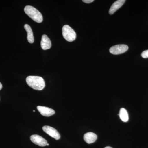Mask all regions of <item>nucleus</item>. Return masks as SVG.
Here are the masks:
<instances>
[{"label":"nucleus","mask_w":148,"mask_h":148,"mask_svg":"<svg viewBox=\"0 0 148 148\" xmlns=\"http://www.w3.org/2000/svg\"><path fill=\"white\" fill-rule=\"evenodd\" d=\"M62 34L67 41H73L76 38V34L71 27L68 25H64L62 28Z\"/></svg>","instance_id":"nucleus-3"},{"label":"nucleus","mask_w":148,"mask_h":148,"mask_svg":"<svg viewBox=\"0 0 148 148\" xmlns=\"http://www.w3.org/2000/svg\"><path fill=\"white\" fill-rule=\"evenodd\" d=\"M128 49V47L125 45H117L111 47L110 49V53L114 55H118L126 52Z\"/></svg>","instance_id":"nucleus-4"},{"label":"nucleus","mask_w":148,"mask_h":148,"mask_svg":"<svg viewBox=\"0 0 148 148\" xmlns=\"http://www.w3.org/2000/svg\"><path fill=\"white\" fill-rule=\"evenodd\" d=\"M2 87H3L2 84L1 83V82H0V90H1V89L2 88Z\"/></svg>","instance_id":"nucleus-15"},{"label":"nucleus","mask_w":148,"mask_h":148,"mask_svg":"<svg viewBox=\"0 0 148 148\" xmlns=\"http://www.w3.org/2000/svg\"><path fill=\"white\" fill-rule=\"evenodd\" d=\"M24 28L27 32V38L28 42L30 43H33L34 42V38L33 32L32 31L31 27L28 24H26L24 25Z\"/></svg>","instance_id":"nucleus-11"},{"label":"nucleus","mask_w":148,"mask_h":148,"mask_svg":"<svg viewBox=\"0 0 148 148\" xmlns=\"http://www.w3.org/2000/svg\"><path fill=\"white\" fill-rule=\"evenodd\" d=\"M41 46L43 50L49 49L51 46V43L50 39L46 35H43L42 37Z\"/></svg>","instance_id":"nucleus-9"},{"label":"nucleus","mask_w":148,"mask_h":148,"mask_svg":"<svg viewBox=\"0 0 148 148\" xmlns=\"http://www.w3.org/2000/svg\"><path fill=\"white\" fill-rule=\"evenodd\" d=\"M37 109L42 115L46 117H49L53 115L55 112L53 109L44 106H38Z\"/></svg>","instance_id":"nucleus-7"},{"label":"nucleus","mask_w":148,"mask_h":148,"mask_svg":"<svg viewBox=\"0 0 148 148\" xmlns=\"http://www.w3.org/2000/svg\"><path fill=\"white\" fill-rule=\"evenodd\" d=\"M82 1L86 3L89 4L93 2L94 1L93 0H83Z\"/></svg>","instance_id":"nucleus-14"},{"label":"nucleus","mask_w":148,"mask_h":148,"mask_svg":"<svg viewBox=\"0 0 148 148\" xmlns=\"http://www.w3.org/2000/svg\"><path fill=\"white\" fill-rule=\"evenodd\" d=\"M47 146H49V144H48V143H47Z\"/></svg>","instance_id":"nucleus-17"},{"label":"nucleus","mask_w":148,"mask_h":148,"mask_svg":"<svg viewBox=\"0 0 148 148\" xmlns=\"http://www.w3.org/2000/svg\"><path fill=\"white\" fill-rule=\"evenodd\" d=\"M125 0H118L112 5L109 10V13L110 14H113L119 9L125 3Z\"/></svg>","instance_id":"nucleus-8"},{"label":"nucleus","mask_w":148,"mask_h":148,"mask_svg":"<svg viewBox=\"0 0 148 148\" xmlns=\"http://www.w3.org/2000/svg\"><path fill=\"white\" fill-rule=\"evenodd\" d=\"M142 57L143 58H148V50H145L142 52L141 54Z\"/></svg>","instance_id":"nucleus-13"},{"label":"nucleus","mask_w":148,"mask_h":148,"mask_svg":"<svg viewBox=\"0 0 148 148\" xmlns=\"http://www.w3.org/2000/svg\"><path fill=\"white\" fill-rule=\"evenodd\" d=\"M33 112H35V111L34 110V111H33Z\"/></svg>","instance_id":"nucleus-18"},{"label":"nucleus","mask_w":148,"mask_h":148,"mask_svg":"<svg viewBox=\"0 0 148 148\" xmlns=\"http://www.w3.org/2000/svg\"><path fill=\"white\" fill-rule=\"evenodd\" d=\"M42 130L45 132L51 137H52L56 140L60 139V135L59 132L56 129L53 127L49 126H44L42 127Z\"/></svg>","instance_id":"nucleus-5"},{"label":"nucleus","mask_w":148,"mask_h":148,"mask_svg":"<svg viewBox=\"0 0 148 148\" xmlns=\"http://www.w3.org/2000/svg\"><path fill=\"white\" fill-rule=\"evenodd\" d=\"M105 148H112V147H109V146H108V147H106Z\"/></svg>","instance_id":"nucleus-16"},{"label":"nucleus","mask_w":148,"mask_h":148,"mask_svg":"<svg viewBox=\"0 0 148 148\" xmlns=\"http://www.w3.org/2000/svg\"><path fill=\"white\" fill-rule=\"evenodd\" d=\"M30 140L34 144L40 147L47 146V142L44 138L39 135H32L30 137Z\"/></svg>","instance_id":"nucleus-6"},{"label":"nucleus","mask_w":148,"mask_h":148,"mask_svg":"<svg viewBox=\"0 0 148 148\" xmlns=\"http://www.w3.org/2000/svg\"><path fill=\"white\" fill-rule=\"evenodd\" d=\"M97 139V135L92 132H87L85 134L84 136V141L88 144H91L94 143Z\"/></svg>","instance_id":"nucleus-10"},{"label":"nucleus","mask_w":148,"mask_h":148,"mask_svg":"<svg viewBox=\"0 0 148 148\" xmlns=\"http://www.w3.org/2000/svg\"><path fill=\"white\" fill-rule=\"evenodd\" d=\"M26 82L30 87L36 90H42L45 86L44 80L39 76H29L26 79Z\"/></svg>","instance_id":"nucleus-1"},{"label":"nucleus","mask_w":148,"mask_h":148,"mask_svg":"<svg viewBox=\"0 0 148 148\" xmlns=\"http://www.w3.org/2000/svg\"><path fill=\"white\" fill-rule=\"evenodd\" d=\"M119 116L121 119L125 122H127L129 119L128 113L126 109L124 108L121 109L119 112Z\"/></svg>","instance_id":"nucleus-12"},{"label":"nucleus","mask_w":148,"mask_h":148,"mask_svg":"<svg viewBox=\"0 0 148 148\" xmlns=\"http://www.w3.org/2000/svg\"><path fill=\"white\" fill-rule=\"evenodd\" d=\"M25 13L34 21L37 23H41L43 21L42 14L37 9L30 5H27L24 8Z\"/></svg>","instance_id":"nucleus-2"}]
</instances>
